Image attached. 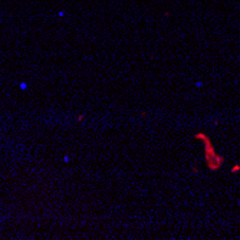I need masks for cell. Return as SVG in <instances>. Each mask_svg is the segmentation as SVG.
Masks as SVG:
<instances>
[{
    "mask_svg": "<svg viewBox=\"0 0 240 240\" xmlns=\"http://www.w3.org/2000/svg\"><path fill=\"white\" fill-rule=\"evenodd\" d=\"M194 138L201 139L203 143H204V158H206L207 167H209L211 171H217L221 165L224 164V157H223V155H219V154L216 153L210 138H209L206 134L197 132V134H194Z\"/></svg>",
    "mask_w": 240,
    "mask_h": 240,
    "instance_id": "6da1fadb",
    "label": "cell"
},
{
    "mask_svg": "<svg viewBox=\"0 0 240 240\" xmlns=\"http://www.w3.org/2000/svg\"><path fill=\"white\" fill-rule=\"evenodd\" d=\"M239 171H240V165L236 164V165H234V167L232 168V173H239Z\"/></svg>",
    "mask_w": 240,
    "mask_h": 240,
    "instance_id": "7a4b0ae2",
    "label": "cell"
},
{
    "mask_svg": "<svg viewBox=\"0 0 240 240\" xmlns=\"http://www.w3.org/2000/svg\"><path fill=\"white\" fill-rule=\"evenodd\" d=\"M76 120H78V122H82V121L85 120V115H83V114H81V115L76 116Z\"/></svg>",
    "mask_w": 240,
    "mask_h": 240,
    "instance_id": "3957f363",
    "label": "cell"
},
{
    "mask_svg": "<svg viewBox=\"0 0 240 240\" xmlns=\"http://www.w3.org/2000/svg\"><path fill=\"white\" fill-rule=\"evenodd\" d=\"M20 89H23V91H25V89H27V85H26L25 82H22V83H20Z\"/></svg>",
    "mask_w": 240,
    "mask_h": 240,
    "instance_id": "277c9868",
    "label": "cell"
}]
</instances>
